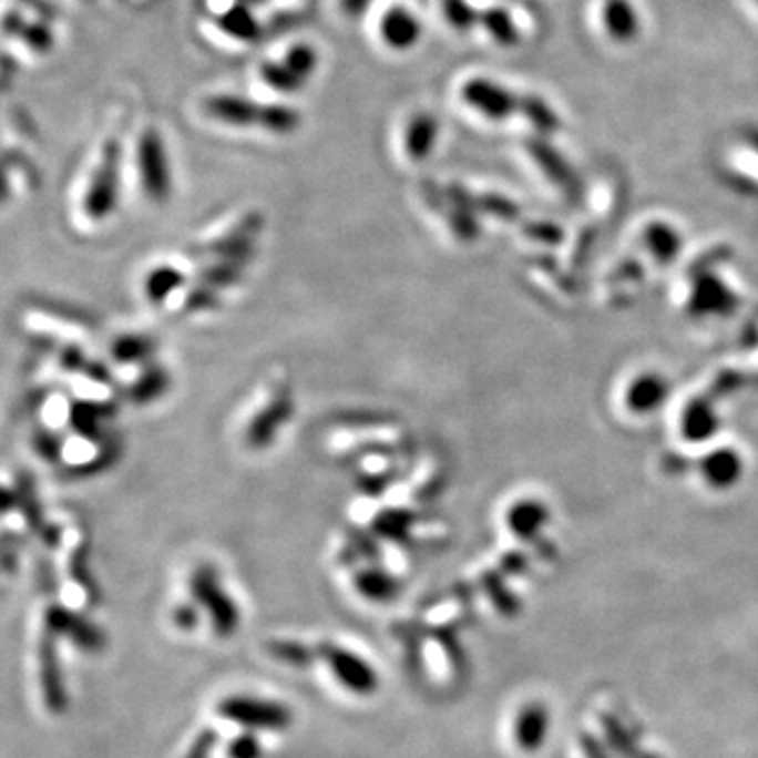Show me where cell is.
Instances as JSON below:
<instances>
[{
	"mask_svg": "<svg viewBox=\"0 0 758 758\" xmlns=\"http://www.w3.org/2000/svg\"><path fill=\"white\" fill-rule=\"evenodd\" d=\"M123 146L107 140L70 201V224L74 231L98 232L119 209Z\"/></svg>",
	"mask_w": 758,
	"mask_h": 758,
	"instance_id": "cell-1",
	"label": "cell"
},
{
	"mask_svg": "<svg viewBox=\"0 0 758 758\" xmlns=\"http://www.w3.org/2000/svg\"><path fill=\"white\" fill-rule=\"evenodd\" d=\"M18 325L32 341H42L47 348L81 346L89 336V320L72 308H62L58 301L28 299L18 310Z\"/></svg>",
	"mask_w": 758,
	"mask_h": 758,
	"instance_id": "cell-2",
	"label": "cell"
},
{
	"mask_svg": "<svg viewBox=\"0 0 758 758\" xmlns=\"http://www.w3.org/2000/svg\"><path fill=\"white\" fill-rule=\"evenodd\" d=\"M135 171L140 190L147 201L163 205L173 190V175L167 147L156 129H146L135 147Z\"/></svg>",
	"mask_w": 758,
	"mask_h": 758,
	"instance_id": "cell-3",
	"label": "cell"
},
{
	"mask_svg": "<svg viewBox=\"0 0 758 758\" xmlns=\"http://www.w3.org/2000/svg\"><path fill=\"white\" fill-rule=\"evenodd\" d=\"M460 98L463 104L479 112L486 121H498V123L512 116L519 110V102H521V98H516L510 89L484 76L468 79L460 89Z\"/></svg>",
	"mask_w": 758,
	"mask_h": 758,
	"instance_id": "cell-4",
	"label": "cell"
},
{
	"mask_svg": "<svg viewBox=\"0 0 758 758\" xmlns=\"http://www.w3.org/2000/svg\"><path fill=\"white\" fill-rule=\"evenodd\" d=\"M192 592L201 603L207 605V610L211 611V615L215 619L217 632L232 634L234 628L238 626V611L232 605L228 594L222 588L217 573L207 565L196 568L192 575Z\"/></svg>",
	"mask_w": 758,
	"mask_h": 758,
	"instance_id": "cell-5",
	"label": "cell"
},
{
	"mask_svg": "<svg viewBox=\"0 0 758 758\" xmlns=\"http://www.w3.org/2000/svg\"><path fill=\"white\" fill-rule=\"evenodd\" d=\"M219 713L236 723L257 729H285L289 725V710L274 701L253 697H231L219 706Z\"/></svg>",
	"mask_w": 758,
	"mask_h": 758,
	"instance_id": "cell-6",
	"label": "cell"
},
{
	"mask_svg": "<svg viewBox=\"0 0 758 758\" xmlns=\"http://www.w3.org/2000/svg\"><path fill=\"white\" fill-rule=\"evenodd\" d=\"M378 32L379 39L388 49L402 53L420 44L423 25L411 9L402 4H392L381 13Z\"/></svg>",
	"mask_w": 758,
	"mask_h": 758,
	"instance_id": "cell-7",
	"label": "cell"
},
{
	"mask_svg": "<svg viewBox=\"0 0 758 758\" xmlns=\"http://www.w3.org/2000/svg\"><path fill=\"white\" fill-rule=\"evenodd\" d=\"M294 409L289 390H278L273 399L266 402V407L252 418L245 430V441L252 449H264L274 441L278 428L289 420V413Z\"/></svg>",
	"mask_w": 758,
	"mask_h": 758,
	"instance_id": "cell-8",
	"label": "cell"
},
{
	"mask_svg": "<svg viewBox=\"0 0 758 758\" xmlns=\"http://www.w3.org/2000/svg\"><path fill=\"white\" fill-rule=\"evenodd\" d=\"M262 107L264 104H257L255 100H247V98L232 95V93H217L203 102V110L211 121L226 126H236V129L259 126Z\"/></svg>",
	"mask_w": 758,
	"mask_h": 758,
	"instance_id": "cell-9",
	"label": "cell"
},
{
	"mask_svg": "<svg viewBox=\"0 0 758 758\" xmlns=\"http://www.w3.org/2000/svg\"><path fill=\"white\" fill-rule=\"evenodd\" d=\"M441 123L432 112H416L402 129V152L411 163H423L439 144Z\"/></svg>",
	"mask_w": 758,
	"mask_h": 758,
	"instance_id": "cell-10",
	"label": "cell"
},
{
	"mask_svg": "<svg viewBox=\"0 0 758 758\" xmlns=\"http://www.w3.org/2000/svg\"><path fill=\"white\" fill-rule=\"evenodd\" d=\"M327 659H329V664H331L337 678L346 687L355 689L357 694H373V689L378 685V678H376L373 668H369L358 655L334 647V649L327 652Z\"/></svg>",
	"mask_w": 758,
	"mask_h": 758,
	"instance_id": "cell-11",
	"label": "cell"
},
{
	"mask_svg": "<svg viewBox=\"0 0 758 758\" xmlns=\"http://www.w3.org/2000/svg\"><path fill=\"white\" fill-rule=\"evenodd\" d=\"M670 395L668 381L657 373H643L634 378L626 390V404L634 413L647 416L657 411Z\"/></svg>",
	"mask_w": 758,
	"mask_h": 758,
	"instance_id": "cell-12",
	"label": "cell"
},
{
	"mask_svg": "<svg viewBox=\"0 0 758 758\" xmlns=\"http://www.w3.org/2000/svg\"><path fill=\"white\" fill-rule=\"evenodd\" d=\"M215 25L234 41L257 42L264 37V25L255 18L249 4L234 2L215 16Z\"/></svg>",
	"mask_w": 758,
	"mask_h": 758,
	"instance_id": "cell-13",
	"label": "cell"
},
{
	"mask_svg": "<svg viewBox=\"0 0 758 758\" xmlns=\"http://www.w3.org/2000/svg\"><path fill=\"white\" fill-rule=\"evenodd\" d=\"M744 462L734 449H718L706 455L701 463V477L716 489H727L741 479Z\"/></svg>",
	"mask_w": 758,
	"mask_h": 758,
	"instance_id": "cell-14",
	"label": "cell"
},
{
	"mask_svg": "<svg viewBox=\"0 0 758 758\" xmlns=\"http://www.w3.org/2000/svg\"><path fill=\"white\" fill-rule=\"evenodd\" d=\"M603 23L613 41L631 42L638 37L641 21L631 0H605L603 4Z\"/></svg>",
	"mask_w": 758,
	"mask_h": 758,
	"instance_id": "cell-15",
	"label": "cell"
},
{
	"mask_svg": "<svg viewBox=\"0 0 758 758\" xmlns=\"http://www.w3.org/2000/svg\"><path fill=\"white\" fill-rule=\"evenodd\" d=\"M184 274L173 266H156L144 276V295L152 306L167 304L168 297L180 289Z\"/></svg>",
	"mask_w": 758,
	"mask_h": 758,
	"instance_id": "cell-16",
	"label": "cell"
},
{
	"mask_svg": "<svg viewBox=\"0 0 758 758\" xmlns=\"http://www.w3.org/2000/svg\"><path fill=\"white\" fill-rule=\"evenodd\" d=\"M481 25L484 32L502 47H514L521 42V32L516 23L502 7H491L486 11H481Z\"/></svg>",
	"mask_w": 758,
	"mask_h": 758,
	"instance_id": "cell-17",
	"label": "cell"
},
{
	"mask_svg": "<svg viewBox=\"0 0 758 758\" xmlns=\"http://www.w3.org/2000/svg\"><path fill=\"white\" fill-rule=\"evenodd\" d=\"M150 350L152 341L144 336H119L110 344V358L119 367H142Z\"/></svg>",
	"mask_w": 758,
	"mask_h": 758,
	"instance_id": "cell-18",
	"label": "cell"
},
{
	"mask_svg": "<svg viewBox=\"0 0 758 758\" xmlns=\"http://www.w3.org/2000/svg\"><path fill=\"white\" fill-rule=\"evenodd\" d=\"M301 125V114L294 105L264 104L259 129L274 135H289Z\"/></svg>",
	"mask_w": 758,
	"mask_h": 758,
	"instance_id": "cell-19",
	"label": "cell"
},
{
	"mask_svg": "<svg viewBox=\"0 0 758 758\" xmlns=\"http://www.w3.org/2000/svg\"><path fill=\"white\" fill-rule=\"evenodd\" d=\"M259 79L268 89H273L276 93H283V95H294L306 86V81H301L297 74H294L283 60L262 63L259 65Z\"/></svg>",
	"mask_w": 758,
	"mask_h": 758,
	"instance_id": "cell-20",
	"label": "cell"
},
{
	"mask_svg": "<svg viewBox=\"0 0 758 758\" xmlns=\"http://www.w3.org/2000/svg\"><path fill=\"white\" fill-rule=\"evenodd\" d=\"M546 713L537 706H531L525 713H521L516 720V741L526 750H533L542 746V739L546 736Z\"/></svg>",
	"mask_w": 758,
	"mask_h": 758,
	"instance_id": "cell-21",
	"label": "cell"
},
{
	"mask_svg": "<svg viewBox=\"0 0 758 758\" xmlns=\"http://www.w3.org/2000/svg\"><path fill=\"white\" fill-rule=\"evenodd\" d=\"M546 508L544 504L537 502H519L514 508L508 512V521L512 531H516L519 535H533L537 529L546 523Z\"/></svg>",
	"mask_w": 758,
	"mask_h": 758,
	"instance_id": "cell-22",
	"label": "cell"
},
{
	"mask_svg": "<svg viewBox=\"0 0 758 758\" xmlns=\"http://www.w3.org/2000/svg\"><path fill=\"white\" fill-rule=\"evenodd\" d=\"M283 62L285 65L297 74L301 81L308 83L310 76H315L316 70H318V62H320V55L316 51L313 44L308 42H295L291 44L285 55H283Z\"/></svg>",
	"mask_w": 758,
	"mask_h": 758,
	"instance_id": "cell-23",
	"label": "cell"
},
{
	"mask_svg": "<svg viewBox=\"0 0 758 758\" xmlns=\"http://www.w3.org/2000/svg\"><path fill=\"white\" fill-rule=\"evenodd\" d=\"M441 11L444 21L458 32H470L474 25H481V11L468 0H441Z\"/></svg>",
	"mask_w": 758,
	"mask_h": 758,
	"instance_id": "cell-24",
	"label": "cell"
},
{
	"mask_svg": "<svg viewBox=\"0 0 758 758\" xmlns=\"http://www.w3.org/2000/svg\"><path fill=\"white\" fill-rule=\"evenodd\" d=\"M165 386H167V379H165V373L156 367L152 369H144V373L137 379L131 381V388H129V397L137 402H146V400H154L158 395L165 392Z\"/></svg>",
	"mask_w": 758,
	"mask_h": 758,
	"instance_id": "cell-25",
	"label": "cell"
},
{
	"mask_svg": "<svg viewBox=\"0 0 758 758\" xmlns=\"http://www.w3.org/2000/svg\"><path fill=\"white\" fill-rule=\"evenodd\" d=\"M519 110L525 114L526 119H529L533 125L537 126V129H542V131H552L554 126H559L556 116L552 114V110H550V107L544 104V100H540V98H533V95L521 98Z\"/></svg>",
	"mask_w": 758,
	"mask_h": 758,
	"instance_id": "cell-26",
	"label": "cell"
},
{
	"mask_svg": "<svg viewBox=\"0 0 758 758\" xmlns=\"http://www.w3.org/2000/svg\"><path fill=\"white\" fill-rule=\"evenodd\" d=\"M358 588L369 598H388L395 592V582L390 575H383L379 571H367L358 577Z\"/></svg>",
	"mask_w": 758,
	"mask_h": 758,
	"instance_id": "cell-27",
	"label": "cell"
},
{
	"mask_svg": "<svg viewBox=\"0 0 758 758\" xmlns=\"http://www.w3.org/2000/svg\"><path fill=\"white\" fill-rule=\"evenodd\" d=\"M715 418L710 413V409H706L704 416L697 413V409H689L687 416H685V428H687V437H692L694 441H697V437H710L713 430H715ZM689 439V441H692Z\"/></svg>",
	"mask_w": 758,
	"mask_h": 758,
	"instance_id": "cell-28",
	"label": "cell"
},
{
	"mask_svg": "<svg viewBox=\"0 0 758 758\" xmlns=\"http://www.w3.org/2000/svg\"><path fill=\"white\" fill-rule=\"evenodd\" d=\"M231 755L234 758H259V746H257L255 737H240L232 746Z\"/></svg>",
	"mask_w": 758,
	"mask_h": 758,
	"instance_id": "cell-29",
	"label": "cell"
},
{
	"mask_svg": "<svg viewBox=\"0 0 758 758\" xmlns=\"http://www.w3.org/2000/svg\"><path fill=\"white\" fill-rule=\"evenodd\" d=\"M371 0H339V9L348 20H360L367 9H369Z\"/></svg>",
	"mask_w": 758,
	"mask_h": 758,
	"instance_id": "cell-30",
	"label": "cell"
},
{
	"mask_svg": "<svg viewBox=\"0 0 758 758\" xmlns=\"http://www.w3.org/2000/svg\"><path fill=\"white\" fill-rule=\"evenodd\" d=\"M240 2H245V4H252V2H259V0H240Z\"/></svg>",
	"mask_w": 758,
	"mask_h": 758,
	"instance_id": "cell-31",
	"label": "cell"
}]
</instances>
